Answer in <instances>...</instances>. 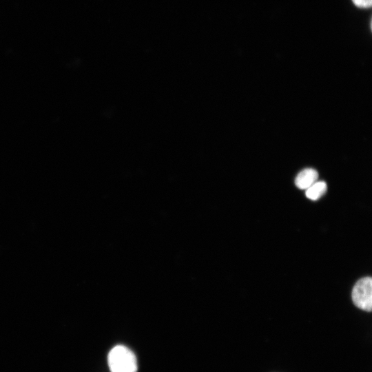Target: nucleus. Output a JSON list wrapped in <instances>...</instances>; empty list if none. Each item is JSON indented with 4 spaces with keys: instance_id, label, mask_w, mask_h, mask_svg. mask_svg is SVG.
<instances>
[{
    "instance_id": "f257e3e1",
    "label": "nucleus",
    "mask_w": 372,
    "mask_h": 372,
    "mask_svg": "<svg viewBox=\"0 0 372 372\" xmlns=\"http://www.w3.org/2000/svg\"><path fill=\"white\" fill-rule=\"evenodd\" d=\"M111 372H136L137 361L134 353L123 345L113 347L108 354Z\"/></svg>"
},
{
    "instance_id": "f03ea898",
    "label": "nucleus",
    "mask_w": 372,
    "mask_h": 372,
    "mask_svg": "<svg viewBox=\"0 0 372 372\" xmlns=\"http://www.w3.org/2000/svg\"><path fill=\"white\" fill-rule=\"evenodd\" d=\"M352 300L358 308L370 312L372 308V280L370 277L360 279L352 290Z\"/></svg>"
},
{
    "instance_id": "7ed1b4c3",
    "label": "nucleus",
    "mask_w": 372,
    "mask_h": 372,
    "mask_svg": "<svg viewBox=\"0 0 372 372\" xmlns=\"http://www.w3.org/2000/svg\"><path fill=\"white\" fill-rule=\"evenodd\" d=\"M318 172L312 168H306L300 171L295 179L296 186L301 189H306L317 181Z\"/></svg>"
},
{
    "instance_id": "20e7f679",
    "label": "nucleus",
    "mask_w": 372,
    "mask_h": 372,
    "mask_svg": "<svg viewBox=\"0 0 372 372\" xmlns=\"http://www.w3.org/2000/svg\"><path fill=\"white\" fill-rule=\"evenodd\" d=\"M327 184L324 181H316L309 187L306 189V196L312 200H316L321 198L327 191Z\"/></svg>"
},
{
    "instance_id": "39448f33",
    "label": "nucleus",
    "mask_w": 372,
    "mask_h": 372,
    "mask_svg": "<svg viewBox=\"0 0 372 372\" xmlns=\"http://www.w3.org/2000/svg\"><path fill=\"white\" fill-rule=\"evenodd\" d=\"M353 3L359 7L362 8H367L371 6L372 0H352Z\"/></svg>"
}]
</instances>
